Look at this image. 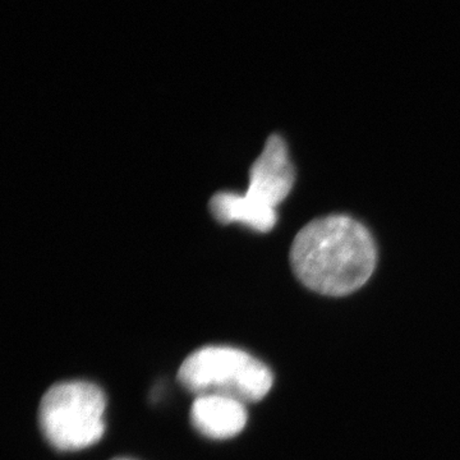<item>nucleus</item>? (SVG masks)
Instances as JSON below:
<instances>
[{"mask_svg": "<svg viewBox=\"0 0 460 460\" xmlns=\"http://www.w3.org/2000/svg\"><path fill=\"white\" fill-rule=\"evenodd\" d=\"M290 262L296 278L314 292L347 296L374 274L376 244L368 229L353 217L330 215L299 230Z\"/></svg>", "mask_w": 460, "mask_h": 460, "instance_id": "nucleus-1", "label": "nucleus"}, {"mask_svg": "<svg viewBox=\"0 0 460 460\" xmlns=\"http://www.w3.org/2000/svg\"><path fill=\"white\" fill-rule=\"evenodd\" d=\"M295 181V166L286 141L279 135H272L251 166L246 192L217 193L208 206L219 223H238L255 232L268 233L278 222V206L288 198Z\"/></svg>", "mask_w": 460, "mask_h": 460, "instance_id": "nucleus-2", "label": "nucleus"}, {"mask_svg": "<svg viewBox=\"0 0 460 460\" xmlns=\"http://www.w3.org/2000/svg\"><path fill=\"white\" fill-rule=\"evenodd\" d=\"M181 385L196 395L261 401L272 387L270 368L238 348L210 345L190 354L178 371Z\"/></svg>", "mask_w": 460, "mask_h": 460, "instance_id": "nucleus-3", "label": "nucleus"}, {"mask_svg": "<svg viewBox=\"0 0 460 460\" xmlns=\"http://www.w3.org/2000/svg\"><path fill=\"white\" fill-rule=\"evenodd\" d=\"M107 398L95 384L66 381L45 393L39 410L42 435L62 452L86 449L105 432Z\"/></svg>", "mask_w": 460, "mask_h": 460, "instance_id": "nucleus-4", "label": "nucleus"}, {"mask_svg": "<svg viewBox=\"0 0 460 460\" xmlns=\"http://www.w3.org/2000/svg\"><path fill=\"white\" fill-rule=\"evenodd\" d=\"M246 402L230 396L199 395L190 408V420L199 434L214 440L232 438L247 425Z\"/></svg>", "mask_w": 460, "mask_h": 460, "instance_id": "nucleus-5", "label": "nucleus"}, {"mask_svg": "<svg viewBox=\"0 0 460 460\" xmlns=\"http://www.w3.org/2000/svg\"><path fill=\"white\" fill-rule=\"evenodd\" d=\"M114 460H131V459H114Z\"/></svg>", "mask_w": 460, "mask_h": 460, "instance_id": "nucleus-6", "label": "nucleus"}]
</instances>
